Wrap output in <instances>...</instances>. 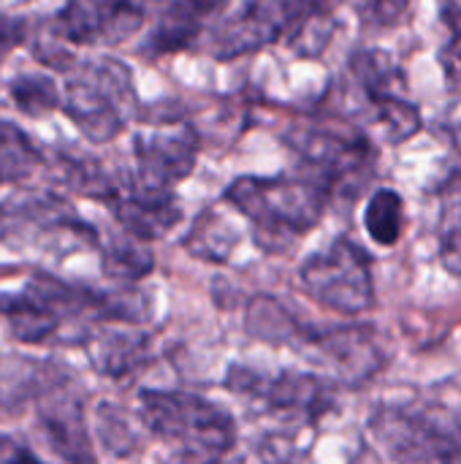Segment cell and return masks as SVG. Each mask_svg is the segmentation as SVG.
Instances as JSON below:
<instances>
[{
  "label": "cell",
  "mask_w": 461,
  "mask_h": 464,
  "mask_svg": "<svg viewBox=\"0 0 461 464\" xmlns=\"http://www.w3.org/2000/svg\"><path fill=\"white\" fill-rule=\"evenodd\" d=\"M245 332L253 340L291 348L310 362L331 372L340 383H364L378 375L386 364L378 348L375 329L367 324H340V326H312L299 321L272 296H255L245 313Z\"/></svg>",
  "instance_id": "6da1fadb"
},
{
  "label": "cell",
  "mask_w": 461,
  "mask_h": 464,
  "mask_svg": "<svg viewBox=\"0 0 461 464\" xmlns=\"http://www.w3.org/2000/svg\"><path fill=\"white\" fill-rule=\"evenodd\" d=\"M139 419L152 438L171 446L166 464H226L239 443L234 413L190 392L141 389Z\"/></svg>",
  "instance_id": "7a4b0ae2"
},
{
  "label": "cell",
  "mask_w": 461,
  "mask_h": 464,
  "mask_svg": "<svg viewBox=\"0 0 461 464\" xmlns=\"http://www.w3.org/2000/svg\"><path fill=\"white\" fill-rule=\"evenodd\" d=\"M329 198L331 188L310 171L302 177H242L226 190V201L250 220L255 242L269 253H285L310 234Z\"/></svg>",
  "instance_id": "3957f363"
},
{
  "label": "cell",
  "mask_w": 461,
  "mask_h": 464,
  "mask_svg": "<svg viewBox=\"0 0 461 464\" xmlns=\"http://www.w3.org/2000/svg\"><path fill=\"white\" fill-rule=\"evenodd\" d=\"M367 432L394 464H461V408L440 400H389Z\"/></svg>",
  "instance_id": "277c9868"
},
{
  "label": "cell",
  "mask_w": 461,
  "mask_h": 464,
  "mask_svg": "<svg viewBox=\"0 0 461 464\" xmlns=\"http://www.w3.org/2000/svg\"><path fill=\"white\" fill-rule=\"evenodd\" d=\"M62 111L90 141H111L136 111V90L128 65L111 57L79 63L65 82Z\"/></svg>",
  "instance_id": "5b68a950"
},
{
  "label": "cell",
  "mask_w": 461,
  "mask_h": 464,
  "mask_svg": "<svg viewBox=\"0 0 461 464\" xmlns=\"http://www.w3.org/2000/svg\"><path fill=\"white\" fill-rule=\"evenodd\" d=\"M223 386L231 394L264 408L266 413L296 424H318L334 411L337 402L331 378L302 370L269 372L247 364H231Z\"/></svg>",
  "instance_id": "8992f818"
},
{
  "label": "cell",
  "mask_w": 461,
  "mask_h": 464,
  "mask_svg": "<svg viewBox=\"0 0 461 464\" xmlns=\"http://www.w3.org/2000/svg\"><path fill=\"white\" fill-rule=\"evenodd\" d=\"M0 245L11 250L65 253L95 247L98 234L57 193H22L0 201Z\"/></svg>",
  "instance_id": "52a82bcc"
},
{
  "label": "cell",
  "mask_w": 461,
  "mask_h": 464,
  "mask_svg": "<svg viewBox=\"0 0 461 464\" xmlns=\"http://www.w3.org/2000/svg\"><path fill=\"white\" fill-rule=\"evenodd\" d=\"M299 283L312 302L337 315L356 318L375 307L372 258L348 237H340L329 247L312 253L299 266Z\"/></svg>",
  "instance_id": "ba28073f"
},
{
  "label": "cell",
  "mask_w": 461,
  "mask_h": 464,
  "mask_svg": "<svg viewBox=\"0 0 461 464\" xmlns=\"http://www.w3.org/2000/svg\"><path fill=\"white\" fill-rule=\"evenodd\" d=\"M318 0H247V5L228 19L215 35V54L231 60L280 41L288 30L302 27Z\"/></svg>",
  "instance_id": "9c48e42d"
},
{
  "label": "cell",
  "mask_w": 461,
  "mask_h": 464,
  "mask_svg": "<svg viewBox=\"0 0 461 464\" xmlns=\"http://www.w3.org/2000/svg\"><path fill=\"white\" fill-rule=\"evenodd\" d=\"M299 155L307 163V171L323 179L334 190H359L372 171L375 150L367 139L353 133H337L323 128L299 130L293 139Z\"/></svg>",
  "instance_id": "30bf717a"
},
{
  "label": "cell",
  "mask_w": 461,
  "mask_h": 464,
  "mask_svg": "<svg viewBox=\"0 0 461 464\" xmlns=\"http://www.w3.org/2000/svg\"><path fill=\"white\" fill-rule=\"evenodd\" d=\"M144 24V0H68L54 16V35L68 44H120Z\"/></svg>",
  "instance_id": "8fae6325"
},
{
  "label": "cell",
  "mask_w": 461,
  "mask_h": 464,
  "mask_svg": "<svg viewBox=\"0 0 461 464\" xmlns=\"http://www.w3.org/2000/svg\"><path fill=\"white\" fill-rule=\"evenodd\" d=\"M139 182L147 188L171 190L198 160V133L190 125H160L139 133L133 141Z\"/></svg>",
  "instance_id": "7c38bea8"
},
{
  "label": "cell",
  "mask_w": 461,
  "mask_h": 464,
  "mask_svg": "<svg viewBox=\"0 0 461 464\" xmlns=\"http://www.w3.org/2000/svg\"><path fill=\"white\" fill-rule=\"evenodd\" d=\"M106 204L122 231L141 242L163 239L182 218V209L171 190L147 188L141 182H122Z\"/></svg>",
  "instance_id": "4fadbf2b"
},
{
  "label": "cell",
  "mask_w": 461,
  "mask_h": 464,
  "mask_svg": "<svg viewBox=\"0 0 461 464\" xmlns=\"http://www.w3.org/2000/svg\"><path fill=\"white\" fill-rule=\"evenodd\" d=\"M71 386H62L46 397L38 408V427L52 446V451L68 464H95L92 438L84 419L82 397L71 394Z\"/></svg>",
  "instance_id": "5bb4252c"
},
{
  "label": "cell",
  "mask_w": 461,
  "mask_h": 464,
  "mask_svg": "<svg viewBox=\"0 0 461 464\" xmlns=\"http://www.w3.org/2000/svg\"><path fill=\"white\" fill-rule=\"evenodd\" d=\"M68 383H73V378L57 362L5 356L0 362V408L19 413L27 405H41Z\"/></svg>",
  "instance_id": "9a60e30c"
},
{
  "label": "cell",
  "mask_w": 461,
  "mask_h": 464,
  "mask_svg": "<svg viewBox=\"0 0 461 464\" xmlns=\"http://www.w3.org/2000/svg\"><path fill=\"white\" fill-rule=\"evenodd\" d=\"M84 345L92 367L106 378H128L149 362V337L139 332H92V337Z\"/></svg>",
  "instance_id": "2e32d148"
},
{
  "label": "cell",
  "mask_w": 461,
  "mask_h": 464,
  "mask_svg": "<svg viewBox=\"0 0 461 464\" xmlns=\"http://www.w3.org/2000/svg\"><path fill=\"white\" fill-rule=\"evenodd\" d=\"M204 19H209V16L190 0H168L147 38V52L166 54V52L190 46L198 38Z\"/></svg>",
  "instance_id": "e0dca14e"
},
{
  "label": "cell",
  "mask_w": 461,
  "mask_h": 464,
  "mask_svg": "<svg viewBox=\"0 0 461 464\" xmlns=\"http://www.w3.org/2000/svg\"><path fill=\"white\" fill-rule=\"evenodd\" d=\"M437 245L443 266L454 277H461V169L440 185Z\"/></svg>",
  "instance_id": "ac0fdd59"
},
{
  "label": "cell",
  "mask_w": 461,
  "mask_h": 464,
  "mask_svg": "<svg viewBox=\"0 0 461 464\" xmlns=\"http://www.w3.org/2000/svg\"><path fill=\"white\" fill-rule=\"evenodd\" d=\"M101 266L111 280L136 283V280H141V277H147L152 272L155 258L144 247L141 239H136V237H130L125 231L122 237H114L101 247Z\"/></svg>",
  "instance_id": "d6986e66"
},
{
  "label": "cell",
  "mask_w": 461,
  "mask_h": 464,
  "mask_svg": "<svg viewBox=\"0 0 461 464\" xmlns=\"http://www.w3.org/2000/svg\"><path fill=\"white\" fill-rule=\"evenodd\" d=\"M41 163L43 155L38 152L33 139L19 125L0 120V185L27 179Z\"/></svg>",
  "instance_id": "ffe728a7"
},
{
  "label": "cell",
  "mask_w": 461,
  "mask_h": 464,
  "mask_svg": "<svg viewBox=\"0 0 461 464\" xmlns=\"http://www.w3.org/2000/svg\"><path fill=\"white\" fill-rule=\"evenodd\" d=\"M351 71H353L356 82L361 84L364 95L370 98V103L380 101V98H389V95H399L397 92V87L402 84L399 82V71H397L394 60L386 52L364 49V52L353 54Z\"/></svg>",
  "instance_id": "44dd1931"
},
{
  "label": "cell",
  "mask_w": 461,
  "mask_h": 464,
  "mask_svg": "<svg viewBox=\"0 0 461 464\" xmlns=\"http://www.w3.org/2000/svg\"><path fill=\"white\" fill-rule=\"evenodd\" d=\"M364 226H367V234L383 245V247H391L399 242L402 237V228H405V204H402V196L391 188H383L378 190L370 204H367V212H364Z\"/></svg>",
  "instance_id": "7402d4cb"
},
{
  "label": "cell",
  "mask_w": 461,
  "mask_h": 464,
  "mask_svg": "<svg viewBox=\"0 0 461 464\" xmlns=\"http://www.w3.org/2000/svg\"><path fill=\"white\" fill-rule=\"evenodd\" d=\"M11 101L16 103V109L27 117H43L49 111H54L57 106H62V95L57 90V84L43 76V73H22L8 84Z\"/></svg>",
  "instance_id": "603a6c76"
},
{
  "label": "cell",
  "mask_w": 461,
  "mask_h": 464,
  "mask_svg": "<svg viewBox=\"0 0 461 464\" xmlns=\"http://www.w3.org/2000/svg\"><path fill=\"white\" fill-rule=\"evenodd\" d=\"M440 16L448 27V41L440 49V65L451 95L461 98V0H440Z\"/></svg>",
  "instance_id": "cb8c5ba5"
},
{
  "label": "cell",
  "mask_w": 461,
  "mask_h": 464,
  "mask_svg": "<svg viewBox=\"0 0 461 464\" xmlns=\"http://www.w3.org/2000/svg\"><path fill=\"white\" fill-rule=\"evenodd\" d=\"M234 245H236V237L228 231V226L220 220L209 223V215H204V220L196 223L190 237L185 239V247L193 256L206 258V261H226L228 253L234 250Z\"/></svg>",
  "instance_id": "d4e9b609"
},
{
  "label": "cell",
  "mask_w": 461,
  "mask_h": 464,
  "mask_svg": "<svg viewBox=\"0 0 461 464\" xmlns=\"http://www.w3.org/2000/svg\"><path fill=\"white\" fill-rule=\"evenodd\" d=\"M98 424H101V438L106 443V449L117 457L128 454L130 446L136 443V438L130 435L128 424L109 408V405H101L98 408Z\"/></svg>",
  "instance_id": "484cf974"
},
{
  "label": "cell",
  "mask_w": 461,
  "mask_h": 464,
  "mask_svg": "<svg viewBox=\"0 0 461 464\" xmlns=\"http://www.w3.org/2000/svg\"><path fill=\"white\" fill-rule=\"evenodd\" d=\"M408 11V0H359V16L367 27H394Z\"/></svg>",
  "instance_id": "4316f807"
},
{
  "label": "cell",
  "mask_w": 461,
  "mask_h": 464,
  "mask_svg": "<svg viewBox=\"0 0 461 464\" xmlns=\"http://www.w3.org/2000/svg\"><path fill=\"white\" fill-rule=\"evenodd\" d=\"M24 38V24L16 19H0V65L3 60L22 44Z\"/></svg>",
  "instance_id": "83f0119b"
},
{
  "label": "cell",
  "mask_w": 461,
  "mask_h": 464,
  "mask_svg": "<svg viewBox=\"0 0 461 464\" xmlns=\"http://www.w3.org/2000/svg\"><path fill=\"white\" fill-rule=\"evenodd\" d=\"M0 464H43L35 454H30L24 446H16V443H8V454Z\"/></svg>",
  "instance_id": "f1b7e54d"
}]
</instances>
